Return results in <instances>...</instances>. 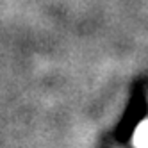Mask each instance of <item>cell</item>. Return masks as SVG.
I'll use <instances>...</instances> for the list:
<instances>
[{
	"label": "cell",
	"mask_w": 148,
	"mask_h": 148,
	"mask_svg": "<svg viewBox=\"0 0 148 148\" xmlns=\"http://www.w3.org/2000/svg\"><path fill=\"white\" fill-rule=\"evenodd\" d=\"M134 145L137 148H148V120L139 123L134 132Z\"/></svg>",
	"instance_id": "6da1fadb"
}]
</instances>
